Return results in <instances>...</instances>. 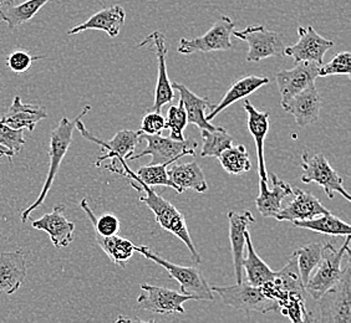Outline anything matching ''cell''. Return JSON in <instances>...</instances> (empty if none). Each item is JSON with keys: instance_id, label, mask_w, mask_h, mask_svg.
<instances>
[{"instance_id": "28", "label": "cell", "mask_w": 351, "mask_h": 323, "mask_svg": "<svg viewBox=\"0 0 351 323\" xmlns=\"http://www.w3.org/2000/svg\"><path fill=\"white\" fill-rule=\"evenodd\" d=\"M171 85L173 90H177L180 92V102L182 103L184 111L187 114L189 123L195 125L199 129L212 131L216 128V126H213L210 121L206 120V109L213 106L207 99L192 92L182 83L173 82Z\"/></svg>"}, {"instance_id": "12", "label": "cell", "mask_w": 351, "mask_h": 323, "mask_svg": "<svg viewBox=\"0 0 351 323\" xmlns=\"http://www.w3.org/2000/svg\"><path fill=\"white\" fill-rule=\"evenodd\" d=\"M191 300H195V297L166 287L142 283L137 303L142 310L158 315H183L186 312L183 305Z\"/></svg>"}, {"instance_id": "14", "label": "cell", "mask_w": 351, "mask_h": 323, "mask_svg": "<svg viewBox=\"0 0 351 323\" xmlns=\"http://www.w3.org/2000/svg\"><path fill=\"white\" fill-rule=\"evenodd\" d=\"M320 66L322 65L317 62L300 61L291 70H282L277 73L276 81L282 96V107L295 94L315 83V80L319 77Z\"/></svg>"}, {"instance_id": "23", "label": "cell", "mask_w": 351, "mask_h": 323, "mask_svg": "<svg viewBox=\"0 0 351 323\" xmlns=\"http://www.w3.org/2000/svg\"><path fill=\"white\" fill-rule=\"evenodd\" d=\"M47 109L39 105L32 103H23L21 96L14 97L13 103L8 109L7 114L0 120L1 123L7 125L9 127L23 128L27 131H34L35 126L47 118Z\"/></svg>"}, {"instance_id": "22", "label": "cell", "mask_w": 351, "mask_h": 323, "mask_svg": "<svg viewBox=\"0 0 351 323\" xmlns=\"http://www.w3.org/2000/svg\"><path fill=\"white\" fill-rule=\"evenodd\" d=\"M273 188H268V182L259 179V196L256 199L258 211L264 218H274L282 202L287 196H293V188L289 183L278 178L277 175H271Z\"/></svg>"}, {"instance_id": "29", "label": "cell", "mask_w": 351, "mask_h": 323, "mask_svg": "<svg viewBox=\"0 0 351 323\" xmlns=\"http://www.w3.org/2000/svg\"><path fill=\"white\" fill-rule=\"evenodd\" d=\"M245 248H247V257H244L242 265L247 274V281L253 286L261 287L263 283L273 280L277 275V271L270 269L269 266L259 257L253 246L248 230L245 233Z\"/></svg>"}, {"instance_id": "38", "label": "cell", "mask_w": 351, "mask_h": 323, "mask_svg": "<svg viewBox=\"0 0 351 323\" xmlns=\"http://www.w3.org/2000/svg\"><path fill=\"white\" fill-rule=\"evenodd\" d=\"M24 132L25 129L23 128L16 129L0 122V144L13 152L14 155H19V152L25 146Z\"/></svg>"}, {"instance_id": "5", "label": "cell", "mask_w": 351, "mask_h": 323, "mask_svg": "<svg viewBox=\"0 0 351 323\" xmlns=\"http://www.w3.org/2000/svg\"><path fill=\"white\" fill-rule=\"evenodd\" d=\"M350 256H346V265L341 279L317 300L320 301L319 312L313 322H351Z\"/></svg>"}, {"instance_id": "27", "label": "cell", "mask_w": 351, "mask_h": 323, "mask_svg": "<svg viewBox=\"0 0 351 323\" xmlns=\"http://www.w3.org/2000/svg\"><path fill=\"white\" fill-rule=\"evenodd\" d=\"M49 1L50 0H25L16 3L15 0H0V21L7 23L9 29L14 30L32 21Z\"/></svg>"}, {"instance_id": "2", "label": "cell", "mask_w": 351, "mask_h": 323, "mask_svg": "<svg viewBox=\"0 0 351 323\" xmlns=\"http://www.w3.org/2000/svg\"><path fill=\"white\" fill-rule=\"evenodd\" d=\"M91 107L86 105L85 108L82 109V114L77 116L75 120H69L66 117L61 118L60 123L58 125V127L53 129L51 135H50V144H49V158H50V164H49V172H47V181L43 185L40 194L38 196V199L33 204H30L25 210H23L21 214V222H27L30 214L34 211L35 209L39 208L44 201L47 199V194L51 189V185L55 181V177L59 172L61 162L64 159V157L68 152L69 147L73 142V133H74L75 126L76 122L82 120L84 116L88 114Z\"/></svg>"}, {"instance_id": "17", "label": "cell", "mask_w": 351, "mask_h": 323, "mask_svg": "<svg viewBox=\"0 0 351 323\" xmlns=\"http://www.w3.org/2000/svg\"><path fill=\"white\" fill-rule=\"evenodd\" d=\"M294 199L287 207L279 209L276 219L278 222H295V220H308L317 216L330 213L320 201L305 192L303 189H293Z\"/></svg>"}, {"instance_id": "3", "label": "cell", "mask_w": 351, "mask_h": 323, "mask_svg": "<svg viewBox=\"0 0 351 323\" xmlns=\"http://www.w3.org/2000/svg\"><path fill=\"white\" fill-rule=\"evenodd\" d=\"M135 251L151 261L160 265L167 271L169 276L180 283L181 292L184 295L195 297L196 301H213L215 295L207 280L203 276L202 271L195 266H180L169 263L149 246H136Z\"/></svg>"}, {"instance_id": "24", "label": "cell", "mask_w": 351, "mask_h": 323, "mask_svg": "<svg viewBox=\"0 0 351 323\" xmlns=\"http://www.w3.org/2000/svg\"><path fill=\"white\" fill-rule=\"evenodd\" d=\"M244 109L248 115V129L250 135H253L256 142L258 157V172L259 179L268 182V173L265 169V159H264V141L269 131V112H261L254 107L248 100L244 101Z\"/></svg>"}, {"instance_id": "1", "label": "cell", "mask_w": 351, "mask_h": 323, "mask_svg": "<svg viewBox=\"0 0 351 323\" xmlns=\"http://www.w3.org/2000/svg\"><path fill=\"white\" fill-rule=\"evenodd\" d=\"M130 185L135 188L137 192H145L146 196H140V201L145 203L149 207L152 213L155 214L156 222L162 228L169 231L171 234L177 236L181 242L187 246L192 257L196 260L197 263H201L202 259L198 254L195 244L192 242V237L189 234L187 222L183 216L182 213L172 205L169 201H166L163 196H158L155 189L149 187L147 184L138 181V179H131Z\"/></svg>"}, {"instance_id": "18", "label": "cell", "mask_w": 351, "mask_h": 323, "mask_svg": "<svg viewBox=\"0 0 351 323\" xmlns=\"http://www.w3.org/2000/svg\"><path fill=\"white\" fill-rule=\"evenodd\" d=\"M64 205H58L51 213L45 214L32 224L34 229L45 231L58 249L66 248L74 242L75 224L69 222L66 216H64Z\"/></svg>"}, {"instance_id": "16", "label": "cell", "mask_w": 351, "mask_h": 323, "mask_svg": "<svg viewBox=\"0 0 351 323\" xmlns=\"http://www.w3.org/2000/svg\"><path fill=\"white\" fill-rule=\"evenodd\" d=\"M228 222H230V249L233 255V268L236 275L237 283L243 281V259L244 250H245V233L248 227L256 222V218L250 210L243 211H232L228 213Z\"/></svg>"}, {"instance_id": "30", "label": "cell", "mask_w": 351, "mask_h": 323, "mask_svg": "<svg viewBox=\"0 0 351 323\" xmlns=\"http://www.w3.org/2000/svg\"><path fill=\"white\" fill-rule=\"evenodd\" d=\"M293 225L300 229L311 230L314 233L331 236L351 235L350 225L346 222L339 219L338 216L331 213L317 216L308 220H295Z\"/></svg>"}, {"instance_id": "6", "label": "cell", "mask_w": 351, "mask_h": 323, "mask_svg": "<svg viewBox=\"0 0 351 323\" xmlns=\"http://www.w3.org/2000/svg\"><path fill=\"white\" fill-rule=\"evenodd\" d=\"M210 289L219 295L224 305L247 315L252 312L269 313L279 310L277 301L265 296L261 287L253 286L244 280L232 286H212Z\"/></svg>"}, {"instance_id": "35", "label": "cell", "mask_w": 351, "mask_h": 323, "mask_svg": "<svg viewBox=\"0 0 351 323\" xmlns=\"http://www.w3.org/2000/svg\"><path fill=\"white\" fill-rule=\"evenodd\" d=\"M80 207L82 210L86 213L88 219L94 225L95 234H99L101 236L117 235L120 231V220L117 216H114L112 213H105L104 216H95L94 211L90 208L88 201L82 199L80 203Z\"/></svg>"}, {"instance_id": "37", "label": "cell", "mask_w": 351, "mask_h": 323, "mask_svg": "<svg viewBox=\"0 0 351 323\" xmlns=\"http://www.w3.org/2000/svg\"><path fill=\"white\" fill-rule=\"evenodd\" d=\"M345 75L351 76V54L349 51L339 53L328 64H323L319 68V77Z\"/></svg>"}, {"instance_id": "4", "label": "cell", "mask_w": 351, "mask_h": 323, "mask_svg": "<svg viewBox=\"0 0 351 323\" xmlns=\"http://www.w3.org/2000/svg\"><path fill=\"white\" fill-rule=\"evenodd\" d=\"M350 235H346L345 242L340 249H335L330 242L323 245V256L317 263V271L311 275L308 283H305V291L314 300H319L328 289H331L344 274L341 263L344 256L351 254Z\"/></svg>"}, {"instance_id": "7", "label": "cell", "mask_w": 351, "mask_h": 323, "mask_svg": "<svg viewBox=\"0 0 351 323\" xmlns=\"http://www.w3.org/2000/svg\"><path fill=\"white\" fill-rule=\"evenodd\" d=\"M302 182L317 183V185L324 189L325 194L329 199L334 198V193H339L348 202H350V194L344 188V179L331 167L323 153L311 155L308 151H304L302 155Z\"/></svg>"}, {"instance_id": "15", "label": "cell", "mask_w": 351, "mask_h": 323, "mask_svg": "<svg viewBox=\"0 0 351 323\" xmlns=\"http://www.w3.org/2000/svg\"><path fill=\"white\" fill-rule=\"evenodd\" d=\"M151 45L155 50L156 59H157V82H156L155 101L152 105V111L160 112L165 105L172 103L175 100L173 88L171 85V81L167 74V66H166V56H167V47H166V39L165 35L160 31H154L149 34L145 40L142 41L140 47Z\"/></svg>"}, {"instance_id": "10", "label": "cell", "mask_w": 351, "mask_h": 323, "mask_svg": "<svg viewBox=\"0 0 351 323\" xmlns=\"http://www.w3.org/2000/svg\"><path fill=\"white\" fill-rule=\"evenodd\" d=\"M234 30V23L227 15H222L210 27V30L202 36L193 39L182 38L177 51L182 55L197 54V53H212V51H228L233 47L232 33Z\"/></svg>"}, {"instance_id": "31", "label": "cell", "mask_w": 351, "mask_h": 323, "mask_svg": "<svg viewBox=\"0 0 351 323\" xmlns=\"http://www.w3.org/2000/svg\"><path fill=\"white\" fill-rule=\"evenodd\" d=\"M96 242L112 263L122 269L126 268V263L135 254V244L119 235L101 236L95 234Z\"/></svg>"}, {"instance_id": "9", "label": "cell", "mask_w": 351, "mask_h": 323, "mask_svg": "<svg viewBox=\"0 0 351 323\" xmlns=\"http://www.w3.org/2000/svg\"><path fill=\"white\" fill-rule=\"evenodd\" d=\"M237 39L248 44L247 61L258 62L268 57H283V36L277 31L268 30L264 25H250L241 31L232 33Z\"/></svg>"}, {"instance_id": "21", "label": "cell", "mask_w": 351, "mask_h": 323, "mask_svg": "<svg viewBox=\"0 0 351 323\" xmlns=\"http://www.w3.org/2000/svg\"><path fill=\"white\" fill-rule=\"evenodd\" d=\"M125 19H126L125 9L121 5L116 4L95 13L85 23L79 24L71 30H69L68 35L79 34L85 30H101L105 31L110 38H116L120 34L122 25L125 24Z\"/></svg>"}, {"instance_id": "25", "label": "cell", "mask_w": 351, "mask_h": 323, "mask_svg": "<svg viewBox=\"0 0 351 323\" xmlns=\"http://www.w3.org/2000/svg\"><path fill=\"white\" fill-rule=\"evenodd\" d=\"M267 83H269V79L264 77V76L248 75V76H244L242 79H239L230 86L221 102L212 106L210 114L206 115V120L210 122L213 121L217 116L219 115L226 108L230 107V105L254 94L258 88H262Z\"/></svg>"}, {"instance_id": "40", "label": "cell", "mask_w": 351, "mask_h": 323, "mask_svg": "<svg viewBox=\"0 0 351 323\" xmlns=\"http://www.w3.org/2000/svg\"><path fill=\"white\" fill-rule=\"evenodd\" d=\"M165 125H166L165 117L160 112L151 111L143 116L140 131L146 135H160L165 129Z\"/></svg>"}, {"instance_id": "20", "label": "cell", "mask_w": 351, "mask_h": 323, "mask_svg": "<svg viewBox=\"0 0 351 323\" xmlns=\"http://www.w3.org/2000/svg\"><path fill=\"white\" fill-rule=\"evenodd\" d=\"M27 274V260L21 251H4L0 254V292L15 294L21 289Z\"/></svg>"}, {"instance_id": "36", "label": "cell", "mask_w": 351, "mask_h": 323, "mask_svg": "<svg viewBox=\"0 0 351 323\" xmlns=\"http://www.w3.org/2000/svg\"><path fill=\"white\" fill-rule=\"evenodd\" d=\"M165 120H166L165 128L169 129V137L176 141L184 140L183 132H184V128L187 127V125H189V118H187V114H186L181 102L177 106L172 105L169 108L167 118H165Z\"/></svg>"}, {"instance_id": "19", "label": "cell", "mask_w": 351, "mask_h": 323, "mask_svg": "<svg viewBox=\"0 0 351 323\" xmlns=\"http://www.w3.org/2000/svg\"><path fill=\"white\" fill-rule=\"evenodd\" d=\"M283 108L293 115L299 127H305L319 120L322 97L315 85H311L295 94L284 105Z\"/></svg>"}, {"instance_id": "13", "label": "cell", "mask_w": 351, "mask_h": 323, "mask_svg": "<svg viewBox=\"0 0 351 323\" xmlns=\"http://www.w3.org/2000/svg\"><path fill=\"white\" fill-rule=\"evenodd\" d=\"M299 40L284 49V56H289L294 62L311 61L319 65L324 64V56L334 47V41L326 39L315 31L314 27H298Z\"/></svg>"}, {"instance_id": "39", "label": "cell", "mask_w": 351, "mask_h": 323, "mask_svg": "<svg viewBox=\"0 0 351 323\" xmlns=\"http://www.w3.org/2000/svg\"><path fill=\"white\" fill-rule=\"evenodd\" d=\"M44 59L43 56H32L30 53L25 50L18 49L13 53H10L5 60L7 68L12 70L15 74H24L29 68H32L33 62Z\"/></svg>"}, {"instance_id": "41", "label": "cell", "mask_w": 351, "mask_h": 323, "mask_svg": "<svg viewBox=\"0 0 351 323\" xmlns=\"http://www.w3.org/2000/svg\"><path fill=\"white\" fill-rule=\"evenodd\" d=\"M1 157H7V158H9V161H10V163H12V158H13L14 155L13 152H10L9 149L5 148V147H3L1 144H0V158Z\"/></svg>"}, {"instance_id": "34", "label": "cell", "mask_w": 351, "mask_h": 323, "mask_svg": "<svg viewBox=\"0 0 351 323\" xmlns=\"http://www.w3.org/2000/svg\"><path fill=\"white\" fill-rule=\"evenodd\" d=\"M297 255L298 268L303 283H308L313 271L315 270L317 263H320L323 256V244L314 242L308 244L294 251Z\"/></svg>"}, {"instance_id": "26", "label": "cell", "mask_w": 351, "mask_h": 323, "mask_svg": "<svg viewBox=\"0 0 351 323\" xmlns=\"http://www.w3.org/2000/svg\"><path fill=\"white\" fill-rule=\"evenodd\" d=\"M167 175L169 179L177 185L178 194H183L187 189H192L199 194L208 190V184L203 175L202 168L197 162L173 164L167 168Z\"/></svg>"}, {"instance_id": "32", "label": "cell", "mask_w": 351, "mask_h": 323, "mask_svg": "<svg viewBox=\"0 0 351 323\" xmlns=\"http://www.w3.org/2000/svg\"><path fill=\"white\" fill-rule=\"evenodd\" d=\"M202 137V149L199 155L202 158L207 157H217L222 153L223 151L232 147L233 138L230 133L222 127H216L212 131L201 129Z\"/></svg>"}, {"instance_id": "11", "label": "cell", "mask_w": 351, "mask_h": 323, "mask_svg": "<svg viewBox=\"0 0 351 323\" xmlns=\"http://www.w3.org/2000/svg\"><path fill=\"white\" fill-rule=\"evenodd\" d=\"M82 120L76 122L75 127L77 128V131L82 133L84 138L101 146V155H99V158L95 162L96 167H100L102 162L106 161V159H112L110 166H116L117 161H120V159L126 161L130 155L135 153L136 147L140 142L141 131L135 132V131H129V129H122L116 133L112 140L105 142L91 135L85 127V125L82 123Z\"/></svg>"}, {"instance_id": "33", "label": "cell", "mask_w": 351, "mask_h": 323, "mask_svg": "<svg viewBox=\"0 0 351 323\" xmlns=\"http://www.w3.org/2000/svg\"><path fill=\"white\" fill-rule=\"evenodd\" d=\"M219 162L222 164L223 169L230 175H239L245 172H250L252 169L250 153L243 144H239L237 147L223 151L221 155H218Z\"/></svg>"}, {"instance_id": "8", "label": "cell", "mask_w": 351, "mask_h": 323, "mask_svg": "<svg viewBox=\"0 0 351 323\" xmlns=\"http://www.w3.org/2000/svg\"><path fill=\"white\" fill-rule=\"evenodd\" d=\"M147 142L146 148L137 155H131L126 161H135L141 157L149 155L152 159L149 164H161V163H176L180 158L186 155H196L197 142L193 140L176 141L171 137H162L160 135H146L141 133L140 141Z\"/></svg>"}]
</instances>
